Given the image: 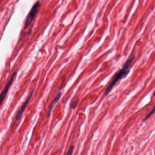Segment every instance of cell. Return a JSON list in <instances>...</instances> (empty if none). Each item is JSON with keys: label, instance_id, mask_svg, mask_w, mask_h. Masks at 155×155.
Masks as SVG:
<instances>
[{"label": "cell", "instance_id": "obj_1", "mask_svg": "<svg viewBox=\"0 0 155 155\" xmlns=\"http://www.w3.org/2000/svg\"><path fill=\"white\" fill-rule=\"evenodd\" d=\"M135 58V55L134 54H132L130 57L129 58L128 60L126 61L125 63L123 65L122 68L119 71L118 73L115 75L112 81L111 82L110 84L108 86V88L105 93V96H106L109 94L111 90L112 89L114 86L115 85L116 83L118 82L119 80L123 78V77H125L128 74L129 72V67L131 64L132 61L134 60Z\"/></svg>", "mask_w": 155, "mask_h": 155}, {"label": "cell", "instance_id": "obj_2", "mask_svg": "<svg viewBox=\"0 0 155 155\" xmlns=\"http://www.w3.org/2000/svg\"><path fill=\"white\" fill-rule=\"evenodd\" d=\"M40 6H41V4L40 2L37 1L34 5V6L32 7V8L29 12V14L28 15L27 20L25 22V29H27L32 23L33 20L34 19V18L35 17L38 12Z\"/></svg>", "mask_w": 155, "mask_h": 155}, {"label": "cell", "instance_id": "obj_3", "mask_svg": "<svg viewBox=\"0 0 155 155\" xmlns=\"http://www.w3.org/2000/svg\"><path fill=\"white\" fill-rule=\"evenodd\" d=\"M16 74H17V73L16 72H14L13 74H12L11 77L9 81H8V82L7 83L3 91H2L1 93V94H0V106L2 103V102L3 101L5 98H6V96L8 93L10 86H11L12 82H13L14 79L16 77Z\"/></svg>", "mask_w": 155, "mask_h": 155}, {"label": "cell", "instance_id": "obj_4", "mask_svg": "<svg viewBox=\"0 0 155 155\" xmlns=\"http://www.w3.org/2000/svg\"><path fill=\"white\" fill-rule=\"evenodd\" d=\"M34 91V90H33L31 92H30L29 95H28L26 101H25L24 103L23 104L22 106H21V108H20V110L18 111V112L17 113V116H16V120H20V119L21 118L22 114H23L24 112L25 109L26 108V106H27L28 104L29 103V102H30V100H31V98L32 96L33 95Z\"/></svg>", "mask_w": 155, "mask_h": 155}, {"label": "cell", "instance_id": "obj_5", "mask_svg": "<svg viewBox=\"0 0 155 155\" xmlns=\"http://www.w3.org/2000/svg\"><path fill=\"white\" fill-rule=\"evenodd\" d=\"M61 95V92L60 91H59V92H58L57 95L55 96V98L54 99V100H53L52 103H51V106H50V108H49V111H48V113L47 114V118H49V116H50V114L51 113V111H52V109H53V107L54 106L55 103L57 102V101L59 100L60 98V96Z\"/></svg>", "mask_w": 155, "mask_h": 155}, {"label": "cell", "instance_id": "obj_6", "mask_svg": "<svg viewBox=\"0 0 155 155\" xmlns=\"http://www.w3.org/2000/svg\"><path fill=\"white\" fill-rule=\"evenodd\" d=\"M155 107H154V108H153V109H152L148 114H147V115L146 116V118H144V120H143V122H146V120H148L149 118L150 117H151V116L154 114V112H155Z\"/></svg>", "mask_w": 155, "mask_h": 155}, {"label": "cell", "instance_id": "obj_7", "mask_svg": "<svg viewBox=\"0 0 155 155\" xmlns=\"http://www.w3.org/2000/svg\"><path fill=\"white\" fill-rule=\"evenodd\" d=\"M74 149V146H71L69 149V151H68L67 155H72Z\"/></svg>", "mask_w": 155, "mask_h": 155}, {"label": "cell", "instance_id": "obj_8", "mask_svg": "<svg viewBox=\"0 0 155 155\" xmlns=\"http://www.w3.org/2000/svg\"><path fill=\"white\" fill-rule=\"evenodd\" d=\"M78 100L77 101H75V102H73V104H72V106H71L72 108H75L76 106H77V104H78Z\"/></svg>", "mask_w": 155, "mask_h": 155}]
</instances>
